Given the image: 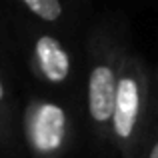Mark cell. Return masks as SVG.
<instances>
[{"label":"cell","instance_id":"6da1fadb","mask_svg":"<svg viewBox=\"0 0 158 158\" xmlns=\"http://www.w3.org/2000/svg\"><path fill=\"white\" fill-rule=\"evenodd\" d=\"M152 114V84L144 60L134 52H122L118 84L110 118L108 144L118 158H136L148 136Z\"/></svg>","mask_w":158,"mask_h":158},{"label":"cell","instance_id":"7a4b0ae2","mask_svg":"<svg viewBox=\"0 0 158 158\" xmlns=\"http://www.w3.org/2000/svg\"><path fill=\"white\" fill-rule=\"evenodd\" d=\"M124 48L100 30L90 42V66L86 76V112L88 120L100 144H108L110 138V118L118 84L120 58Z\"/></svg>","mask_w":158,"mask_h":158},{"label":"cell","instance_id":"3957f363","mask_svg":"<svg viewBox=\"0 0 158 158\" xmlns=\"http://www.w3.org/2000/svg\"><path fill=\"white\" fill-rule=\"evenodd\" d=\"M28 142L38 158H60L70 142V118L58 102L40 100L28 112Z\"/></svg>","mask_w":158,"mask_h":158},{"label":"cell","instance_id":"277c9868","mask_svg":"<svg viewBox=\"0 0 158 158\" xmlns=\"http://www.w3.org/2000/svg\"><path fill=\"white\" fill-rule=\"evenodd\" d=\"M34 62L40 76L50 84H62L70 78L72 58L66 46L50 34H42L34 42Z\"/></svg>","mask_w":158,"mask_h":158},{"label":"cell","instance_id":"5b68a950","mask_svg":"<svg viewBox=\"0 0 158 158\" xmlns=\"http://www.w3.org/2000/svg\"><path fill=\"white\" fill-rule=\"evenodd\" d=\"M36 18L44 22H56L64 14V6L60 0H20Z\"/></svg>","mask_w":158,"mask_h":158},{"label":"cell","instance_id":"8992f818","mask_svg":"<svg viewBox=\"0 0 158 158\" xmlns=\"http://www.w3.org/2000/svg\"><path fill=\"white\" fill-rule=\"evenodd\" d=\"M136 158H158V130L148 136L146 144L142 146V150L138 152Z\"/></svg>","mask_w":158,"mask_h":158},{"label":"cell","instance_id":"52a82bcc","mask_svg":"<svg viewBox=\"0 0 158 158\" xmlns=\"http://www.w3.org/2000/svg\"><path fill=\"white\" fill-rule=\"evenodd\" d=\"M2 98H4V84L0 82V100H2Z\"/></svg>","mask_w":158,"mask_h":158}]
</instances>
